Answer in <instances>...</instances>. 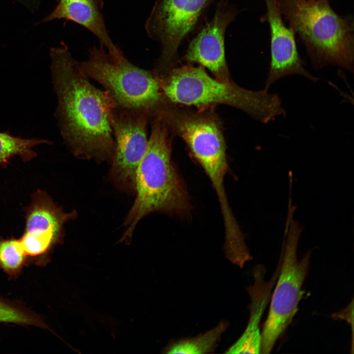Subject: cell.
Listing matches in <instances>:
<instances>
[{"label":"cell","instance_id":"obj_1","mask_svg":"<svg viewBox=\"0 0 354 354\" xmlns=\"http://www.w3.org/2000/svg\"><path fill=\"white\" fill-rule=\"evenodd\" d=\"M51 72L58 99L55 113L64 143L77 157L111 161L115 141L108 92L92 84L63 43L50 50Z\"/></svg>","mask_w":354,"mask_h":354},{"label":"cell","instance_id":"obj_2","mask_svg":"<svg viewBox=\"0 0 354 354\" xmlns=\"http://www.w3.org/2000/svg\"><path fill=\"white\" fill-rule=\"evenodd\" d=\"M166 99L173 103L205 109L224 104L242 110L263 123L285 116L281 99L264 89L244 88L232 80L224 82L209 76L203 66L185 65L173 68L158 78Z\"/></svg>","mask_w":354,"mask_h":354},{"label":"cell","instance_id":"obj_13","mask_svg":"<svg viewBox=\"0 0 354 354\" xmlns=\"http://www.w3.org/2000/svg\"><path fill=\"white\" fill-rule=\"evenodd\" d=\"M102 0H57L53 10L40 23L63 19L72 21L87 29L99 40L100 46L109 52L122 51L112 41L102 13Z\"/></svg>","mask_w":354,"mask_h":354},{"label":"cell","instance_id":"obj_15","mask_svg":"<svg viewBox=\"0 0 354 354\" xmlns=\"http://www.w3.org/2000/svg\"><path fill=\"white\" fill-rule=\"evenodd\" d=\"M44 143L51 144V142L43 139L14 136L8 131L0 132V166L5 167L9 160L15 156H20L24 162L30 161L37 154L32 148Z\"/></svg>","mask_w":354,"mask_h":354},{"label":"cell","instance_id":"obj_5","mask_svg":"<svg viewBox=\"0 0 354 354\" xmlns=\"http://www.w3.org/2000/svg\"><path fill=\"white\" fill-rule=\"evenodd\" d=\"M88 59L79 62L83 72L101 84L116 105L147 114L149 121L166 99L154 72L134 65L123 52L113 54L104 47L89 48Z\"/></svg>","mask_w":354,"mask_h":354},{"label":"cell","instance_id":"obj_16","mask_svg":"<svg viewBox=\"0 0 354 354\" xmlns=\"http://www.w3.org/2000/svg\"><path fill=\"white\" fill-rule=\"evenodd\" d=\"M27 258L19 238L4 239L0 236V267L4 271L16 275L23 267Z\"/></svg>","mask_w":354,"mask_h":354},{"label":"cell","instance_id":"obj_3","mask_svg":"<svg viewBox=\"0 0 354 354\" xmlns=\"http://www.w3.org/2000/svg\"><path fill=\"white\" fill-rule=\"evenodd\" d=\"M146 152L136 169L137 196L124 222L122 241L129 240L135 227L151 212H183L189 206L184 185L171 160L168 128L159 118L150 121Z\"/></svg>","mask_w":354,"mask_h":354},{"label":"cell","instance_id":"obj_12","mask_svg":"<svg viewBox=\"0 0 354 354\" xmlns=\"http://www.w3.org/2000/svg\"><path fill=\"white\" fill-rule=\"evenodd\" d=\"M280 261L272 278L265 279L266 270L263 265L254 267V282L246 288L250 297V317L247 325L241 336L224 352L225 354H260L262 342L260 324L271 297L272 290L277 281Z\"/></svg>","mask_w":354,"mask_h":354},{"label":"cell","instance_id":"obj_17","mask_svg":"<svg viewBox=\"0 0 354 354\" xmlns=\"http://www.w3.org/2000/svg\"><path fill=\"white\" fill-rule=\"evenodd\" d=\"M0 322L40 325L35 317L0 299Z\"/></svg>","mask_w":354,"mask_h":354},{"label":"cell","instance_id":"obj_8","mask_svg":"<svg viewBox=\"0 0 354 354\" xmlns=\"http://www.w3.org/2000/svg\"><path fill=\"white\" fill-rule=\"evenodd\" d=\"M110 119L115 141L111 177L121 187L135 189L136 169L148 144L149 117L144 112L122 108L115 103Z\"/></svg>","mask_w":354,"mask_h":354},{"label":"cell","instance_id":"obj_18","mask_svg":"<svg viewBox=\"0 0 354 354\" xmlns=\"http://www.w3.org/2000/svg\"><path fill=\"white\" fill-rule=\"evenodd\" d=\"M14 0L16 2H20V3L23 4V5H24L27 2V0Z\"/></svg>","mask_w":354,"mask_h":354},{"label":"cell","instance_id":"obj_10","mask_svg":"<svg viewBox=\"0 0 354 354\" xmlns=\"http://www.w3.org/2000/svg\"><path fill=\"white\" fill-rule=\"evenodd\" d=\"M266 13L261 17L262 22H267L270 33V61L264 86L268 90L271 86L283 77L291 75H301L317 82L319 78L305 67L295 43V33L284 23L277 0H264Z\"/></svg>","mask_w":354,"mask_h":354},{"label":"cell","instance_id":"obj_7","mask_svg":"<svg viewBox=\"0 0 354 354\" xmlns=\"http://www.w3.org/2000/svg\"><path fill=\"white\" fill-rule=\"evenodd\" d=\"M212 0H157L147 19L148 36L156 41L161 53L155 69L163 76L178 59V49L194 30Z\"/></svg>","mask_w":354,"mask_h":354},{"label":"cell","instance_id":"obj_14","mask_svg":"<svg viewBox=\"0 0 354 354\" xmlns=\"http://www.w3.org/2000/svg\"><path fill=\"white\" fill-rule=\"evenodd\" d=\"M229 323L221 320L212 329L193 337L173 339L162 350L163 354H198L213 353Z\"/></svg>","mask_w":354,"mask_h":354},{"label":"cell","instance_id":"obj_11","mask_svg":"<svg viewBox=\"0 0 354 354\" xmlns=\"http://www.w3.org/2000/svg\"><path fill=\"white\" fill-rule=\"evenodd\" d=\"M238 13L224 0L220 1L215 14L190 42L184 56L186 60L209 69L218 80L231 81L225 52V33Z\"/></svg>","mask_w":354,"mask_h":354},{"label":"cell","instance_id":"obj_9","mask_svg":"<svg viewBox=\"0 0 354 354\" xmlns=\"http://www.w3.org/2000/svg\"><path fill=\"white\" fill-rule=\"evenodd\" d=\"M26 225L19 238L27 257L47 256L62 240L64 224L75 216V211L65 213L48 194L38 190L32 194L26 209Z\"/></svg>","mask_w":354,"mask_h":354},{"label":"cell","instance_id":"obj_4","mask_svg":"<svg viewBox=\"0 0 354 354\" xmlns=\"http://www.w3.org/2000/svg\"><path fill=\"white\" fill-rule=\"evenodd\" d=\"M289 28L298 35L312 67L337 66L354 70L353 19L343 18L328 0H277Z\"/></svg>","mask_w":354,"mask_h":354},{"label":"cell","instance_id":"obj_6","mask_svg":"<svg viewBox=\"0 0 354 354\" xmlns=\"http://www.w3.org/2000/svg\"><path fill=\"white\" fill-rule=\"evenodd\" d=\"M288 215L287 239L275 290L266 320L261 331L260 354H269L295 315L303 293L302 287L308 271L311 251L298 260L297 249L302 227Z\"/></svg>","mask_w":354,"mask_h":354}]
</instances>
